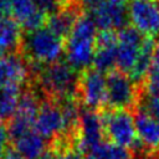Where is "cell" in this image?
<instances>
[{"mask_svg": "<svg viewBox=\"0 0 159 159\" xmlns=\"http://www.w3.org/2000/svg\"><path fill=\"white\" fill-rule=\"evenodd\" d=\"M78 76L67 61H57L43 66L32 72L30 84L41 94L43 99L61 101L66 98H77Z\"/></svg>", "mask_w": 159, "mask_h": 159, "instance_id": "1", "label": "cell"}, {"mask_svg": "<svg viewBox=\"0 0 159 159\" xmlns=\"http://www.w3.org/2000/svg\"><path fill=\"white\" fill-rule=\"evenodd\" d=\"M65 41L47 27L24 31L20 53L27 61L31 71L60 61L65 52Z\"/></svg>", "mask_w": 159, "mask_h": 159, "instance_id": "2", "label": "cell"}, {"mask_svg": "<svg viewBox=\"0 0 159 159\" xmlns=\"http://www.w3.org/2000/svg\"><path fill=\"white\" fill-rule=\"evenodd\" d=\"M97 27L87 12H83L65 43L67 63L77 72L89 67L93 62Z\"/></svg>", "mask_w": 159, "mask_h": 159, "instance_id": "3", "label": "cell"}, {"mask_svg": "<svg viewBox=\"0 0 159 159\" xmlns=\"http://www.w3.org/2000/svg\"><path fill=\"white\" fill-rule=\"evenodd\" d=\"M104 137L111 143L130 149L137 142L134 116L132 111L104 108L101 112Z\"/></svg>", "mask_w": 159, "mask_h": 159, "instance_id": "4", "label": "cell"}, {"mask_svg": "<svg viewBox=\"0 0 159 159\" xmlns=\"http://www.w3.org/2000/svg\"><path fill=\"white\" fill-rule=\"evenodd\" d=\"M107 83V107L111 109L135 108L139 98V86H137L128 75L113 70L106 76Z\"/></svg>", "mask_w": 159, "mask_h": 159, "instance_id": "5", "label": "cell"}, {"mask_svg": "<svg viewBox=\"0 0 159 159\" xmlns=\"http://www.w3.org/2000/svg\"><path fill=\"white\" fill-rule=\"evenodd\" d=\"M34 129L46 140H58L62 138L75 139L67 128V123L60 104L52 99H43L40 104Z\"/></svg>", "mask_w": 159, "mask_h": 159, "instance_id": "6", "label": "cell"}, {"mask_svg": "<svg viewBox=\"0 0 159 159\" xmlns=\"http://www.w3.org/2000/svg\"><path fill=\"white\" fill-rule=\"evenodd\" d=\"M77 98L86 109L101 111L107 106V83L102 72L96 68H86L80 72Z\"/></svg>", "mask_w": 159, "mask_h": 159, "instance_id": "7", "label": "cell"}, {"mask_svg": "<svg viewBox=\"0 0 159 159\" xmlns=\"http://www.w3.org/2000/svg\"><path fill=\"white\" fill-rule=\"evenodd\" d=\"M145 36L134 26H125L117 32V70L130 75L133 71Z\"/></svg>", "mask_w": 159, "mask_h": 159, "instance_id": "8", "label": "cell"}, {"mask_svg": "<svg viewBox=\"0 0 159 159\" xmlns=\"http://www.w3.org/2000/svg\"><path fill=\"white\" fill-rule=\"evenodd\" d=\"M128 5L129 0H107L87 14L93 20L97 30L118 32L128 26Z\"/></svg>", "mask_w": 159, "mask_h": 159, "instance_id": "9", "label": "cell"}, {"mask_svg": "<svg viewBox=\"0 0 159 159\" xmlns=\"http://www.w3.org/2000/svg\"><path fill=\"white\" fill-rule=\"evenodd\" d=\"M129 21L144 36H159V0H129Z\"/></svg>", "mask_w": 159, "mask_h": 159, "instance_id": "10", "label": "cell"}, {"mask_svg": "<svg viewBox=\"0 0 159 159\" xmlns=\"http://www.w3.org/2000/svg\"><path fill=\"white\" fill-rule=\"evenodd\" d=\"M103 123L101 118V113L97 111L83 109L81 111L80 123L77 129V149L86 154L89 149L103 140Z\"/></svg>", "mask_w": 159, "mask_h": 159, "instance_id": "11", "label": "cell"}, {"mask_svg": "<svg viewBox=\"0 0 159 159\" xmlns=\"http://www.w3.org/2000/svg\"><path fill=\"white\" fill-rule=\"evenodd\" d=\"M32 71L21 53L6 55L0 58V88H21L30 82Z\"/></svg>", "mask_w": 159, "mask_h": 159, "instance_id": "12", "label": "cell"}, {"mask_svg": "<svg viewBox=\"0 0 159 159\" xmlns=\"http://www.w3.org/2000/svg\"><path fill=\"white\" fill-rule=\"evenodd\" d=\"M117 66V32L99 31L96 37L93 68L99 72H111Z\"/></svg>", "mask_w": 159, "mask_h": 159, "instance_id": "13", "label": "cell"}, {"mask_svg": "<svg viewBox=\"0 0 159 159\" xmlns=\"http://www.w3.org/2000/svg\"><path fill=\"white\" fill-rule=\"evenodd\" d=\"M83 14V11L77 5L67 6L55 14L46 16V27L52 31L56 36L66 41L71 35L78 17Z\"/></svg>", "mask_w": 159, "mask_h": 159, "instance_id": "14", "label": "cell"}, {"mask_svg": "<svg viewBox=\"0 0 159 159\" xmlns=\"http://www.w3.org/2000/svg\"><path fill=\"white\" fill-rule=\"evenodd\" d=\"M133 111L138 140L150 152L159 149V122L140 108Z\"/></svg>", "mask_w": 159, "mask_h": 159, "instance_id": "15", "label": "cell"}, {"mask_svg": "<svg viewBox=\"0 0 159 159\" xmlns=\"http://www.w3.org/2000/svg\"><path fill=\"white\" fill-rule=\"evenodd\" d=\"M22 34L20 24L14 17H0V55L20 53Z\"/></svg>", "mask_w": 159, "mask_h": 159, "instance_id": "16", "label": "cell"}, {"mask_svg": "<svg viewBox=\"0 0 159 159\" xmlns=\"http://www.w3.org/2000/svg\"><path fill=\"white\" fill-rule=\"evenodd\" d=\"M12 148L26 159H41L47 152L48 143L35 129L12 140Z\"/></svg>", "mask_w": 159, "mask_h": 159, "instance_id": "17", "label": "cell"}, {"mask_svg": "<svg viewBox=\"0 0 159 159\" xmlns=\"http://www.w3.org/2000/svg\"><path fill=\"white\" fill-rule=\"evenodd\" d=\"M83 155L84 159H133V154L128 148L108 140H102Z\"/></svg>", "mask_w": 159, "mask_h": 159, "instance_id": "18", "label": "cell"}, {"mask_svg": "<svg viewBox=\"0 0 159 159\" xmlns=\"http://www.w3.org/2000/svg\"><path fill=\"white\" fill-rule=\"evenodd\" d=\"M21 89L15 87L0 88V122L10 120L17 109Z\"/></svg>", "mask_w": 159, "mask_h": 159, "instance_id": "19", "label": "cell"}, {"mask_svg": "<svg viewBox=\"0 0 159 159\" xmlns=\"http://www.w3.org/2000/svg\"><path fill=\"white\" fill-rule=\"evenodd\" d=\"M135 108H140L152 116L157 122H159V98L145 94L139 89V98Z\"/></svg>", "mask_w": 159, "mask_h": 159, "instance_id": "20", "label": "cell"}, {"mask_svg": "<svg viewBox=\"0 0 159 159\" xmlns=\"http://www.w3.org/2000/svg\"><path fill=\"white\" fill-rule=\"evenodd\" d=\"M34 2L37 9L46 15L55 14L67 6L76 5L73 0H34Z\"/></svg>", "mask_w": 159, "mask_h": 159, "instance_id": "21", "label": "cell"}, {"mask_svg": "<svg viewBox=\"0 0 159 159\" xmlns=\"http://www.w3.org/2000/svg\"><path fill=\"white\" fill-rule=\"evenodd\" d=\"M73 1L83 12H89L96 7H98L99 5H102L103 2H106L107 0H73Z\"/></svg>", "mask_w": 159, "mask_h": 159, "instance_id": "22", "label": "cell"}, {"mask_svg": "<svg viewBox=\"0 0 159 159\" xmlns=\"http://www.w3.org/2000/svg\"><path fill=\"white\" fill-rule=\"evenodd\" d=\"M9 133L7 127H5L4 123L0 122V159H2L5 152L7 150V143H9Z\"/></svg>", "mask_w": 159, "mask_h": 159, "instance_id": "23", "label": "cell"}, {"mask_svg": "<svg viewBox=\"0 0 159 159\" xmlns=\"http://www.w3.org/2000/svg\"><path fill=\"white\" fill-rule=\"evenodd\" d=\"M11 12L10 0H0V17L9 16Z\"/></svg>", "mask_w": 159, "mask_h": 159, "instance_id": "24", "label": "cell"}, {"mask_svg": "<svg viewBox=\"0 0 159 159\" xmlns=\"http://www.w3.org/2000/svg\"><path fill=\"white\" fill-rule=\"evenodd\" d=\"M150 68L159 71V41L155 43V48H154V52H153V60H152Z\"/></svg>", "mask_w": 159, "mask_h": 159, "instance_id": "25", "label": "cell"}, {"mask_svg": "<svg viewBox=\"0 0 159 159\" xmlns=\"http://www.w3.org/2000/svg\"><path fill=\"white\" fill-rule=\"evenodd\" d=\"M2 159H26L24 158L19 152H16L14 148H7V150L5 152Z\"/></svg>", "mask_w": 159, "mask_h": 159, "instance_id": "26", "label": "cell"}, {"mask_svg": "<svg viewBox=\"0 0 159 159\" xmlns=\"http://www.w3.org/2000/svg\"><path fill=\"white\" fill-rule=\"evenodd\" d=\"M155 159H159V153H158V155H157V158Z\"/></svg>", "mask_w": 159, "mask_h": 159, "instance_id": "27", "label": "cell"}]
</instances>
